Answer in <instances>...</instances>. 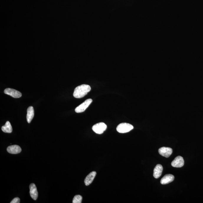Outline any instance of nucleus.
Returning <instances> with one entry per match:
<instances>
[{
  "mask_svg": "<svg viewBox=\"0 0 203 203\" xmlns=\"http://www.w3.org/2000/svg\"><path fill=\"white\" fill-rule=\"evenodd\" d=\"M174 178L175 177L173 175L171 174H167L162 178L160 182L163 185L168 184L172 182L174 180Z\"/></svg>",
  "mask_w": 203,
  "mask_h": 203,
  "instance_id": "nucleus-11",
  "label": "nucleus"
},
{
  "mask_svg": "<svg viewBox=\"0 0 203 203\" xmlns=\"http://www.w3.org/2000/svg\"><path fill=\"white\" fill-rule=\"evenodd\" d=\"M27 112V121L28 123H30L34 117V111L33 107L32 106L29 107Z\"/></svg>",
  "mask_w": 203,
  "mask_h": 203,
  "instance_id": "nucleus-13",
  "label": "nucleus"
},
{
  "mask_svg": "<svg viewBox=\"0 0 203 203\" xmlns=\"http://www.w3.org/2000/svg\"><path fill=\"white\" fill-rule=\"evenodd\" d=\"M96 172L95 171H92L86 176L84 180V183L86 186H88L93 181L94 178L95 177Z\"/></svg>",
  "mask_w": 203,
  "mask_h": 203,
  "instance_id": "nucleus-10",
  "label": "nucleus"
},
{
  "mask_svg": "<svg viewBox=\"0 0 203 203\" xmlns=\"http://www.w3.org/2000/svg\"><path fill=\"white\" fill-rule=\"evenodd\" d=\"M163 171V167L161 164H157L153 171V176L155 178H160L161 175Z\"/></svg>",
  "mask_w": 203,
  "mask_h": 203,
  "instance_id": "nucleus-12",
  "label": "nucleus"
},
{
  "mask_svg": "<svg viewBox=\"0 0 203 203\" xmlns=\"http://www.w3.org/2000/svg\"><path fill=\"white\" fill-rule=\"evenodd\" d=\"M134 128L133 126L129 123H120L117 127V130L120 133H125L131 131Z\"/></svg>",
  "mask_w": 203,
  "mask_h": 203,
  "instance_id": "nucleus-2",
  "label": "nucleus"
},
{
  "mask_svg": "<svg viewBox=\"0 0 203 203\" xmlns=\"http://www.w3.org/2000/svg\"><path fill=\"white\" fill-rule=\"evenodd\" d=\"M11 203H20V199L19 197H15L14 199L11 202Z\"/></svg>",
  "mask_w": 203,
  "mask_h": 203,
  "instance_id": "nucleus-16",
  "label": "nucleus"
},
{
  "mask_svg": "<svg viewBox=\"0 0 203 203\" xmlns=\"http://www.w3.org/2000/svg\"><path fill=\"white\" fill-rule=\"evenodd\" d=\"M83 197L79 195H77L74 197L72 202L73 203H81L82 202Z\"/></svg>",
  "mask_w": 203,
  "mask_h": 203,
  "instance_id": "nucleus-15",
  "label": "nucleus"
},
{
  "mask_svg": "<svg viewBox=\"0 0 203 203\" xmlns=\"http://www.w3.org/2000/svg\"><path fill=\"white\" fill-rule=\"evenodd\" d=\"M158 152L161 155L166 158H168L172 154L173 150L171 148L163 147L159 149Z\"/></svg>",
  "mask_w": 203,
  "mask_h": 203,
  "instance_id": "nucleus-7",
  "label": "nucleus"
},
{
  "mask_svg": "<svg viewBox=\"0 0 203 203\" xmlns=\"http://www.w3.org/2000/svg\"><path fill=\"white\" fill-rule=\"evenodd\" d=\"M107 126L105 123L100 122L94 125L92 127V130L96 133L102 134L106 130Z\"/></svg>",
  "mask_w": 203,
  "mask_h": 203,
  "instance_id": "nucleus-3",
  "label": "nucleus"
},
{
  "mask_svg": "<svg viewBox=\"0 0 203 203\" xmlns=\"http://www.w3.org/2000/svg\"><path fill=\"white\" fill-rule=\"evenodd\" d=\"M91 90V87L89 85L83 84L78 86L75 89L73 95L76 98H81L87 95Z\"/></svg>",
  "mask_w": 203,
  "mask_h": 203,
  "instance_id": "nucleus-1",
  "label": "nucleus"
},
{
  "mask_svg": "<svg viewBox=\"0 0 203 203\" xmlns=\"http://www.w3.org/2000/svg\"><path fill=\"white\" fill-rule=\"evenodd\" d=\"M30 194L32 198L34 200H36L38 197V193L36 186L34 184L32 183L30 186Z\"/></svg>",
  "mask_w": 203,
  "mask_h": 203,
  "instance_id": "nucleus-8",
  "label": "nucleus"
},
{
  "mask_svg": "<svg viewBox=\"0 0 203 203\" xmlns=\"http://www.w3.org/2000/svg\"><path fill=\"white\" fill-rule=\"evenodd\" d=\"M184 164V161L183 158L180 156L176 157L171 163V166L173 167L177 168H180L183 167Z\"/></svg>",
  "mask_w": 203,
  "mask_h": 203,
  "instance_id": "nucleus-6",
  "label": "nucleus"
},
{
  "mask_svg": "<svg viewBox=\"0 0 203 203\" xmlns=\"http://www.w3.org/2000/svg\"><path fill=\"white\" fill-rule=\"evenodd\" d=\"M92 100L91 99H89L86 100L83 103L81 104L79 106L77 107L75 109V112L77 113H81L84 112L85 110L88 107L90 104L92 102Z\"/></svg>",
  "mask_w": 203,
  "mask_h": 203,
  "instance_id": "nucleus-4",
  "label": "nucleus"
},
{
  "mask_svg": "<svg viewBox=\"0 0 203 203\" xmlns=\"http://www.w3.org/2000/svg\"><path fill=\"white\" fill-rule=\"evenodd\" d=\"M7 151L11 154H18L21 152V148L18 145H14L8 147L7 148Z\"/></svg>",
  "mask_w": 203,
  "mask_h": 203,
  "instance_id": "nucleus-9",
  "label": "nucleus"
},
{
  "mask_svg": "<svg viewBox=\"0 0 203 203\" xmlns=\"http://www.w3.org/2000/svg\"><path fill=\"white\" fill-rule=\"evenodd\" d=\"M2 130L4 132L10 133L13 131V129L11 123L9 121H7L5 125L2 126Z\"/></svg>",
  "mask_w": 203,
  "mask_h": 203,
  "instance_id": "nucleus-14",
  "label": "nucleus"
},
{
  "mask_svg": "<svg viewBox=\"0 0 203 203\" xmlns=\"http://www.w3.org/2000/svg\"><path fill=\"white\" fill-rule=\"evenodd\" d=\"M4 92L5 94L10 95L15 98H20L22 96V93L20 92L12 89H5Z\"/></svg>",
  "mask_w": 203,
  "mask_h": 203,
  "instance_id": "nucleus-5",
  "label": "nucleus"
}]
</instances>
